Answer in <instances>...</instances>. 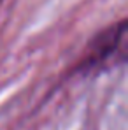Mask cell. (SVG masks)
I'll list each match as a JSON object with an SVG mask.
<instances>
[{
    "instance_id": "6da1fadb",
    "label": "cell",
    "mask_w": 128,
    "mask_h": 130,
    "mask_svg": "<svg viewBox=\"0 0 128 130\" xmlns=\"http://www.w3.org/2000/svg\"><path fill=\"white\" fill-rule=\"evenodd\" d=\"M125 34H126V21L121 20L116 25L97 34V37L89 42L84 58L81 60L79 70L81 72H97L118 62H125Z\"/></svg>"
}]
</instances>
